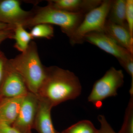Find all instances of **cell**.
Returning <instances> with one entry per match:
<instances>
[{
	"label": "cell",
	"mask_w": 133,
	"mask_h": 133,
	"mask_svg": "<svg viewBox=\"0 0 133 133\" xmlns=\"http://www.w3.org/2000/svg\"><path fill=\"white\" fill-rule=\"evenodd\" d=\"M81 92L80 81L73 72L52 66L46 67V76L37 95L53 108L75 99Z\"/></svg>",
	"instance_id": "obj_1"
},
{
	"label": "cell",
	"mask_w": 133,
	"mask_h": 133,
	"mask_svg": "<svg viewBox=\"0 0 133 133\" xmlns=\"http://www.w3.org/2000/svg\"><path fill=\"white\" fill-rule=\"evenodd\" d=\"M21 77L28 90L37 95L46 74V66L41 62L35 42L31 41L24 52L9 59Z\"/></svg>",
	"instance_id": "obj_2"
},
{
	"label": "cell",
	"mask_w": 133,
	"mask_h": 133,
	"mask_svg": "<svg viewBox=\"0 0 133 133\" xmlns=\"http://www.w3.org/2000/svg\"><path fill=\"white\" fill-rule=\"evenodd\" d=\"M29 19L22 25L25 28H31L39 24L59 26L69 38L83 21L85 15L66 12L53 7L49 4L45 6H36L31 10Z\"/></svg>",
	"instance_id": "obj_3"
},
{
	"label": "cell",
	"mask_w": 133,
	"mask_h": 133,
	"mask_svg": "<svg viewBox=\"0 0 133 133\" xmlns=\"http://www.w3.org/2000/svg\"><path fill=\"white\" fill-rule=\"evenodd\" d=\"M112 2V0L102 1L99 6L85 15L83 21L69 38L72 45L83 43L85 36L89 33L104 32Z\"/></svg>",
	"instance_id": "obj_4"
},
{
	"label": "cell",
	"mask_w": 133,
	"mask_h": 133,
	"mask_svg": "<svg viewBox=\"0 0 133 133\" xmlns=\"http://www.w3.org/2000/svg\"><path fill=\"white\" fill-rule=\"evenodd\" d=\"M124 73L121 70L111 67L94 83L88 96V101L96 108H100L105 99L117 95L118 90L124 84Z\"/></svg>",
	"instance_id": "obj_5"
},
{
	"label": "cell",
	"mask_w": 133,
	"mask_h": 133,
	"mask_svg": "<svg viewBox=\"0 0 133 133\" xmlns=\"http://www.w3.org/2000/svg\"><path fill=\"white\" fill-rule=\"evenodd\" d=\"M39 101L38 96L30 92L24 96L18 115L12 125L20 133H28L33 129Z\"/></svg>",
	"instance_id": "obj_6"
},
{
	"label": "cell",
	"mask_w": 133,
	"mask_h": 133,
	"mask_svg": "<svg viewBox=\"0 0 133 133\" xmlns=\"http://www.w3.org/2000/svg\"><path fill=\"white\" fill-rule=\"evenodd\" d=\"M29 92L23 79L8 59L0 84V99L24 96Z\"/></svg>",
	"instance_id": "obj_7"
},
{
	"label": "cell",
	"mask_w": 133,
	"mask_h": 133,
	"mask_svg": "<svg viewBox=\"0 0 133 133\" xmlns=\"http://www.w3.org/2000/svg\"><path fill=\"white\" fill-rule=\"evenodd\" d=\"M84 41L114 56L119 63L133 57V54L119 45L104 32H92L87 34L84 37Z\"/></svg>",
	"instance_id": "obj_8"
},
{
	"label": "cell",
	"mask_w": 133,
	"mask_h": 133,
	"mask_svg": "<svg viewBox=\"0 0 133 133\" xmlns=\"http://www.w3.org/2000/svg\"><path fill=\"white\" fill-rule=\"evenodd\" d=\"M31 14V10L26 11L22 8L18 0H0V22L15 26L22 25Z\"/></svg>",
	"instance_id": "obj_9"
},
{
	"label": "cell",
	"mask_w": 133,
	"mask_h": 133,
	"mask_svg": "<svg viewBox=\"0 0 133 133\" xmlns=\"http://www.w3.org/2000/svg\"><path fill=\"white\" fill-rule=\"evenodd\" d=\"M101 0H50L48 4L53 7L66 12L85 15L97 7Z\"/></svg>",
	"instance_id": "obj_10"
},
{
	"label": "cell",
	"mask_w": 133,
	"mask_h": 133,
	"mask_svg": "<svg viewBox=\"0 0 133 133\" xmlns=\"http://www.w3.org/2000/svg\"><path fill=\"white\" fill-rule=\"evenodd\" d=\"M104 32L133 55V38L125 27L107 20Z\"/></svg>",
	"instance_id": "obj_11"
},
{
	"label": "cell",
	"mask_w": 133,
	"mask_h": 133,
	"mask_svg": "<svg viewBox=\"0 0 133 133\" xmlns=\"http://www.w3.org/2000/svg\"><path fill=\"white\" fill-rule=\"evenodd\" d=\"M40 100L38 111L33 129L38 133H59L55 129L51 116L52 108L44 101Z\"/></svg>",
	"instance_id": "obj_12"
},
{
	"label": "cell",
	"mask_w": 133,
	"mask_h": 133,
	"mask_svg": "<svg viewBox=\"0 0 133 133\" xmlns=\"http://www.w3.org/2000/svg\"><path fill=\"white\" fill-rule=\"evenodd\" d=\"M24 96L0 99V122L12 125L18 115Z\"/></svg>",
	"instance_id": "obj_13"
},
{
	"label": "cell",
	"mask_w": 133,
	"mask_h": 133,
	"mask_svg": "<svg viewBox=\"0 0 133 133\" xmlns=\"http://www.w3.org/2000/svg\"><path fill=\"white\" fill-rule=\"evenodd\" d=\"M126 0L112 1L107 20L128 30L126 20Z\"/></svg>",
	"instance_id": "obj_14"
},
{
	"label": "cell",
	"mask_w": 133,
	"mask_h": 133,
	"mask_svg": "<svg viewBox=\"0 0 133 133\" xmlns=\"http://www.w3.org/2000/svg\"><path fill=\"white\" fill-rule=\"evenodd\" d=\"M15 43L14 47L21 52H24L28 48L30 43L33 39L30 32H28L21 24L15 25L14 36Z\"/></svg>",
	"instance_id": "obj_15"
},
{
	"label": "cell",
	"mask_w": 133,
	"mask_h": 133,
	"mask_svg": "<svg viewBox=\"0 0 133 133\" xmlns=\"http://www.w3.org/2000/svg\"><path fill=\"white\" fill-rule=\"evenodd\" d=\"M33 38H52L54 36V29L53 26L48 24H39L31 28L30 32Z\"/></svg>",
	"instance_id": "obj_16"
},
{
	"label": "cell",
	"mask_w": 133,
	"mask_h": 133,
	"mask_svg": "<svg viewBox=\"0 0 133 133\" xmlns=\"http://www.w3.org/2000/svg\"><path fill=\"white\" fill-rule=\"evenodd\" d=\"M98 129L91 122L87 120L81 121L69 127L63 133H97Z\"/></svg>",
	"instance_id": "obj_17"
},
{
	"label": "cell",
	"mask_w": 133,
	"mask_h": 133,
	"mask_svg": "<svg viewBox=\"0 0 133 133\" xmlns=\"http://www.w3.org/2000/svg\"><path fill=\"white\" fill-rule=\"evenodd\" d=\"M118 133H133V96H131L126 108L123 124Z\"/></svg>",
	"instance_id": "obj_18"
},
{
	"label": "cell",
	"mask_w": 133,
	"mask_h": 133,
	"mask_svg": "<svg viewBox=\"0 0 133 133\" xmlns=\"http://www.w3.org/2000/svg\"><path fill=\"white\" fill-rule=\"evenodd\" d=\"M126 20L128 30L133 38V1L126 0Z\"/></svg>",
	"instance_id": "obj_19"
},
{
	"label": "cell",
	"mask_w": 133,
	"mask_h": 133,
	"mask_svg": "<svg viewBox=\"0 0 133 133\" xmlns=\"http://www.w3.org/2000/svg\"><path fill=\"white\" fill-rule=\"evenodd\" d=\"M98 119L100 123V128L98 129L97 133H116L112 128L104 115H99Z\"/></svg>",
	"instance_id": "obj_20"
},
{
	"label": "cell",
	"mask_w": 133,
	"mask_h": 133,
	"mask_svg": "<svg viewBox=\"0 0 133 133\" xmlns=\"http://www.w3.org/2000/svg\"><path fill=\"white\" fill-rule=\"evenodd\" d=\"M14 29H8L0 30V44L7 39H13Z\"/></svg>",
	"instance_id": "obj_21"
},
{
	"label": "cell",
	"mask_w": 133,
	"mask_h": 133,
	"mask_svg": "<svg viewBox=\"0 0 133 133\" xmlns=\"http://www.w3.org/2000/svg\"><path fill=\"white\" fill-rule=\"evenodd\" d=\"M8 60L4 53L0 50V84L2 80Z\"/></svg>",
	"instance_id": "obj_22"
},
{
	"label": "cell",
	"mask_w": 133,
	"mask_h": 133,
	"mask_svg": "<svg viewBox=\"0 0 133 133\" xmlns=\"http://www.w3.org/2000/svg\"><path fill=\"white\" fill-rule=\"evenodd\" d=\"M0 133H21L11 125L0 122Z\"/></svg>",
	"instance_id": "obj_23"
},
{
	"label": "cell",
	"mask_w": 133,
	"mask_h": 133,
	"mask_svg": "<svg viewBox=\"0 0 133 133\" xmlns=\"http://www.w3.org/2000/svg\"><path fill=\"white\" fill-rule=\"evenodd\" d=\"M15 27V26H12L0 22V30L8 29H14Z\"/></svg>",
	"instance_id": "obj_24"
},
{
	"label": "cell",
	"mask_w": 133,
	"mask_h": 133,
	"mask_svg": "<svg viewBox=\"0 0 133 133\" xmlns=\"http://www.w3.org/2000/svg\"><path fill=\"white\" fill-rule=\"evenodd\" d=\"M28 133H31V131H29V132H28Z\"/></svg>",
	"instance_id": "obj_25"
},
{
	"label": "cell",
	"mask_w": 133,
	"mask_h": 133,
	"mask_svg": "<svg viewBox=\"0 0 133 133\" xmlns=\"http://www.w3.org/2000/svg\"><path fill=\"white\" fill-rule=\"evenodd\" d=\"M63 133V132H61V133Z\"/></svg>",
	"instance_id": "obj_26"
},
{
	"label": "cell",
	"mask_w": 133,
	"mask_h": 133,
	"mask_svg": "<svg viewBox=\"0 0 133 133\" xmlns=\"http://www.w3.org/2000/svg\"></svg>",
	"instance_id": "obj_27"
}]
</instances>
